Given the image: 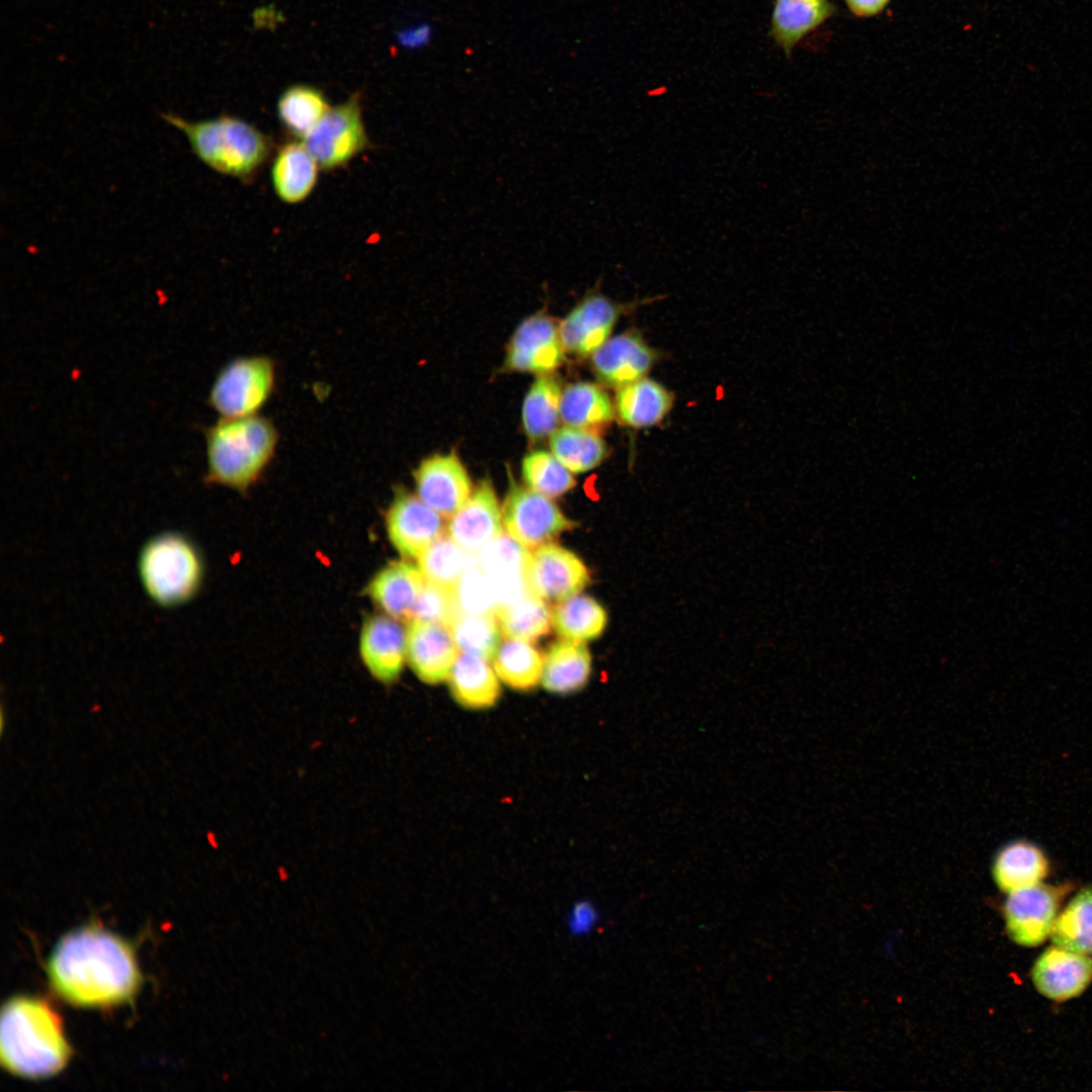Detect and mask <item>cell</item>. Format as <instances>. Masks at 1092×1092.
Returning a JSON list of instances; mask_svg holds the SVG:
<instances>
[{"label": "cell", "mask_w": 1092, "mask_h": 1092, "mask_svg": "<svg viewBox=\"0 0 1092 1092\" xmlns=\"http://www.w3.org/2000/svg\"><path fill=\"white\" fill-rule=\"evenodd\" d=\"M529 556L525 547L503 533L478 553L477 566L490 580L498 606L530 593L526 576Z\"/></svg>", "instance_id": "20"}, {"label": "cell", "mask_w": 1092, "mask_h": 1092, "mask_svg": "<svg viewBox=\"0 0 1092 1092\" xmlns=\"http://www.w3.org/2000/svg\"><path fill=\"white\" fill-rule=\"evenodd\" d=\"M673 404V395L659 382L643 377L618 389L615 413L629 427L641 429L658 424Z\"/></svg>", "instance_id": "26"}, {"label": "cell", "mask_w": 1092, "mask_h": 1092, "mask_svg": "<svg viewBox=\"0 0 1092 1092\" xmlns=\"http://www.w3.org/2000/svg\"><path fill=\"white\" fill-rule=\"evenodd\" d=\"M456 593L460 611L463 613H495L498 607L495 590L478 566L472 565L465 571Z\"/></svg>", "instance_id": "40"}, {"label": "cell", "mask_w": 1092, "mask_h": 1092, "mask_svg": "<svg viewBox=\"0 0 1092 1092\" xmlns=\"http://www.w3.org/2000/svg\"><path fill=\"white\" fill-rule=\"evenodd\" d=\"M608 622L606 610L593 598L575 595L554 608L552 625L556 633L567 640L581 641L598 638Z\"/></svg>", "instance_id": "32"}, {"label": "cell", "mask_w": 1092, "mask_h": 1092, "mask_svg": "<svg viewBox=\"0 0 1092 1092\" xmlns=\"http://www.w3.org/2000/svg\"><path fill=\"white\" fill-rule=\"evenodd\" d=\"M406 635V659L416 675L429 685L447 680L459 650L450 629L411 620Z\"/></svg>", "instance_id": "15"}, {"label": "cell", "mask_w": 1092, "mask_h": 1092, "mask_svg": "<svg viewBox=\"0 0 1092 1092\" xmlns=\"http://www.w3.org/2000/svg\"><path fill=\"white\" fill-rule=\"evenodd\" d=\"M500 508L487 479L482 480L459 511L451 517L448 536L469 554L479 553L502 534Z\"/></svg>", "instance_id": "16"}, {"label": "cell", "mask_w": 1092, "mask_h": 1092, "mask_svg": "<svg viewBox=\"0 0 1092 1092\" xmlns=\"http://www.w3.org/2000/svg\"><path fill=\"white\" fill-rule=\"evenodd\" d=\"M656 354L637 334L627 332L608 339L592 354V367L605 385L621 388L645 377Z\"/></svg>", "instance_id": "18"}, {"label": "cell", "mask_w": 1092, "mask_h": 1092, "mask_svg": "<svg viewBox=\"0 0 1092 1092\" xmlns=\"http://www.w3.org/2000/svg\"><path fill=\"white\" fill-rule=\"evenodd\" d=\"M468 554L449 536L442 535L420 554L419 568L426 581L457 589L465 571L472 566Z\"/></svg>", "instance_id": "36"}, {"label": "cell", "mask_w": 1092, "mask_h": 1092, "mask_svg": "<svg viewBox=\"0 0 1092 1092\" xmlns=\"http://www.w3.org/2000/svg\"><path fill=\"white\" fill-rule=\"evenodd\" d=\"M320 166L305 147L296 140L275 150L270 169L273 190L284 203L297 204L313 192Z\"/></svg>", "instance_id": "21"}, {"label": "cell", "mask_w": 1092, "mask_h": 1092, "mask_svg": "<svg viewBox=\"0 0 1092 1092\" xmlns=\"http://www.w3.org/2000/svg\"><path fill=\"white\" fill-rule=\"evenodd\" d=\"M447 680L454 700L467 709L490 708L500 696L495 670L486 659L473 654H458Z\"/></svg>", "instance_id": "25"}, {"label": "cell", "mask_w": 1092, "mask_h": 1092, "mask_svg": "<svg viewBox=\"0 0 1092 1092\" xmlns=\"http://www.w3.org/2000/svg\"><path fill=\"white\" fill-rule=\"evenodd\" d=\"M892 0H844L849 12L855 17L869 18L879 15Z\"/></svg>", "instance_id": "43"}, {"label": "cell", "mask_w": 1092, "mask_h": 1092, "mask_svg": "<svg viewBox=\"0 0 1092 1092\" xmlns=\"http://www.w3.org/2000/svg\"><path fill=\"white\" fill-rule=\"evenodd\" d=\"M499 679L518 691H529L541 682L544 658L528 641L508 638L492 658Z\"/></svg>", "instance_id": "31"}, {"label": "cell", "mask_w": 1092, "mask_h": 1092, "mask_svg": "<svg viewBox=\"0 0 1092 1092\" xmlns=\"http://www.w3.org/2000/svg\"><path fill=\"white\" fill-rule=\"evenodd\" d=\"M0 1057L4 1069L27 1079L49 1078L67 1066L71 1048L60 1016L48 1002L17 996L4 1004Z\"/></svg>", "instance_id": "2"}, {"label": "cell", "mask_w": 1092, "mask_h": 1092, "mask_svg": "<svg viewBox=\"0 0 1092 1092\" xmlns=\"http://www.w3.org/2000/svg\"><path fill=\"white\" fill-rule=\"evenodd\" d=\"M1051 938L1059 947L1092 954V886L1081 889L1058 914Z\"/></svg>", "instance_id": "33"}, {"label": "cell", "mask_w": 1092, "mask_h": 1092, "mask_svg": "<svg viewBox=\"0 0 1092 1092\" xmlns=\"http://www.w3.org/2000/svg\"><path fill=\"white\" fill-rule=\"evenodd\" d=\"M503 521L509 535L532 550L574 527L548 496L514 481L504 503Z\"/></svg>", "instance_id": "8"}, {"label": "cell", "mask_w": 1092, "mask_h": 1092, "mask_svg": "<svg viewBox=\"0 0 1092 1092\" xmlns=\"http://www.w3.org/2000/svg\"><path fill=\"white\" fill-rule=\"evenodd\" d=\"M417 495L443 518H450L471 495V481L455 453L435 454L414 470Z\"/></svg>", "instance_id": "13"}, {"label": "cell", "mask_w": 1092, "mask_h": 1092, "mask_svg": "<svg viewBox=\"0 0 1092 1092\" xmlns=\"http://www.w3.org/2000/svg\"><path fill=\"white\" fill-rule=\"evenodd\" d=\"M502 632L508 638L533 641L549 633L552 613L540 597L528 593L495 610Z\"/></svg>", "instance_id": "35"}, {"label": "cell", "mask_w": 1092, "mask_h": 1092, "mask_svg": "<svg viewBox=\"0 0 1092 1092\" xmlns=\"http://www.w3.org/2000/svg\"><path fill=\"white\" fill-rule=\"evenodd\" d=\"M458 649L492 660L500 645V627L495 613L460 612L449 627Z\"/></svg>", "instance_id": "37"}, {"label": "cell", "mask_w": 1092, "mask_h": 1092, "mask_svg": "<svg viewBox=\"0 0 1092 1092\" xmlns=\"http://www.w3.org/2000/svg\"><path fill=\"white\" fill-rule=\"evenodd\" d=\"M1031 980L1036 990L1049 999L1074 998L1092 982V958L1053 945L1035 961Z\"/></svg>", "instance_id": "19"}, {"label": "cell", "mask_w": 1092, "mask_h": 1092, "mask_svg": "<svg viewBox=\"0 0 1092 1092\" xmlns=\"http://www.w3.org/2000/svg\"><path fill=\"white\" fill-rule=\"evenodd\" d=\"M460 612L456 589L426 581L408 621H425L449 628Z\"/></svg>", "instance_id": "39"}, {"label": "cell", "mask_w": 1092, "mask_h": 1092, "mask_svg": "<svg viewBox=\"0 0 1092 1092\" xmlns=\"http://www.w3.org/2000/svg\"><path fill=\"white\" fill-rule=\"evenodd\" d=\"M1045 852L1026 839L1004 844L995 854L992 876L996 886L1009 894L1042 883L1050 873Z\"/></svg>", "instance_id": "23"}, {"label": "cell", "mask_w": 1092, "mask_h": 1092, "mask_svg": "<svg viewBox=\"0 0 1092 1092\" xmlns=\"http://www.w3.org/2000/svg\"><path fill=\"white\" fill-rule=\"evenodd\" d=\"M590 669L592 657L585 644L564 639L552 644L545 654L541 684L550 693L571 694L586 685Z\"/></svg>", "instance_id": "27"}, {"label": "cell", "mask_w": 1092, "mask_h": 1092, "mask_svg": "<svg viewBox=\"0 0 1092 1092\" xmlns=\"http://www.w3.org/2000/svg\"><path fill=\"white\" fill-rule=\"evenodd\" d=\"M425 582L419 566L395 561L375 574L367 590L372 601L389 617L410 620Z\"/></svg>", "instance_id": "24"}, {"label": "cell", "mask_w": 1092, "mask_h": 1092, "mask_svg": "<svg viewBox=\"0 0 1092 1092\" xmlns=\"http://www.w3.org/2000/svg\"><path fill=\"white\" fill-rule=\"evenodd\" d=\"M141 583L149 599L161 608H176L199 592L204 574L202 557L185 534L167 531L151 537L138 559Z\"/></svg>", "instance_id": "5"}, {"label": "cell", "mask_w": 1092, "mask_h": 1092, "mask_svg": "<svg viewBox=\"0 0 1092 1092\" xmlns=\"http://www.w3.org/2000/svg\"><path fill=\"white\" fill-rule=\"evenodd\" d=\"M621 310V304L603 293H588L560 323L564 350L577 357L592 355L609 339Z\"/></svg>", "instance_id": "14"}, {"label": "cell", "mask_w": 1092, "mask_h": 1092, "mask_svg": "<svg viewBox=\"0 0 1092 1092\" xmlns=\"http://www.w3.org/2000/svg\"><path fill=\"white\" fill-rule=\"evenodd\" d=\"M303 143L326 172L346 168L370 149L360 93L355 92L346 101L331 106Z\"/></svg>", "instance_id": "7"}, {"label": "cell", "mask_w": 1092, "mask_h": 1092, "mask_svg": "<svg viewBox=\"0 0 1092 1092\" xmlns=\"http://www.w3.org/2000/svg\"><path fill=\"white\" fill-rule=\"evenodd\" d=\"M553 455L570 471L585 472L602 463L608 449L599 432L563 427L551 435Z\"/></svg>", "instance_id": "34"}, {"label": "cell", "mask_w": 1092, "mask_h": 1092, "mask_svg": "<svg viewBox=\"0 0 1092 1092\" xmlns=\"http://www.w3.org/2000/svg\"><path fill=\"white\" fill-rule=\"evenodd\" d=\"M406 631L392 617L371 616L363 624L360 654L371 675L382 684L395 681L406 658Z\"/></svg>", "instance_id": "17"}, {"label": "cell", "mask_w": 1092, "mask_h": 1092, "mask_svg": "<svg viewBox=\"0 0 1092 1092\" xmlns=\"http://www.w3.org/2000/svg\"><path fill=\"white\" fill-rule=\"evenodd\" d=\"M1069 885L1043 883L1009 893L1003 913L1009 937L1021 946H1037L1049 936Z\"/></svg>", "instance_id": "9"}, {"label": "cell", "mask_w": 1092, "mask_h": 1092, "mask_svg": "<svg viewBox=\"0 0 1092 1092\" xmlns=\"http://www.w3.org/2000/svg\"><path fill=\"white\" fill-rule=\"evenodd\" d=\"M434 35L433 23L421 20L400 29L397 33V42L404 50L420 51L433 41Z\"/></svg>", "instance_id": "42"}, {"label": "cell", "mask_w": 1092, "mask_h": 1092, "mask_svg": "<svg viewBox=\"0 0 1092 1092\" xmlns=\"http://www.w3.org/2000/svg\"><path fill=\"white\" fill-rule=\"evenodd\" d=\"M600 921L601 913L598 907L586 899L576 901L570 907L566 918L567 929L574 936L589 934Z\"/></svg>", "instance_id": "41"}, {"label": "cell", "mask_w": 1092, "mask_h": 1092, "mask_svg": "<svg viewBox=\"0 0 1092 1092\" xmlns=\"http://www.w3.org/2000/svg\"><path fill=\"white\" fill-rule=\"evenodd\" d=\"M330 107L321 89L307 84H295L280 94L276 112L282 128L296 140L304 139Z\"/></svg>", "instance_id": "29"}, {"label": "cell", "mask_w": 1092, "mask_h": 1092, "mask_svg": "<svg viewBox=\"0 0 1092 1092\" xmlns=\"http://www.w3.org/2000/svg\"><path fill=\"white\" fill-rule=\"evenodd\" d=\"M48 975L61 998L90 1008L126 1003L142 983L131 945L97 925L66 934L49 959Z\"/></svg>", "instance_id": "1"}, {"label": "cell", "mask_w": 1092, "mask_h": 1092, "mask_svg": "<svg viewBox=\"0 0 1092 1092\" xmlns=\"http://www.w3.org/2000/svg\"><path fill=\"white\" fill-rule=\"evenodd\" d=\"M522 475L530 489L548 497L562 495L575 485L570 470L553 453L543 450L524 457Z\"/></svg>", "instance_id": "38"}, {"label": "cell", "mask_w": 1092, "mask_h": 1092, "mask_svg": "<svg viewBox=\"0 0 1092 1092\" xmlns=\"http://www.w3.org/2000/svg\"><path fill=\"white\" fill-rule=\"evenodd\" d=\"M206 472L204 482L246 491L272 462L279 442L274 423L255 415L220 419L203 428Z\"/></svg>", "instance_id": "4"}, {"label": "cell", "mask_w": 1092, "mask_h": 1092, "mask_svg": "<svg viewBox=\"0 0 1092 1092\" xmlns=\"http://www.w3.org/2000/svg\"><path fill=\"white\" fill-rule=\"evenodd\" d=\"M526 576L531 593L552 602L578 595L589 583L583 562L572 552L549 543L530 552Z\"/></svg>", "instance_id": "11"}, {"label": "cell", "mask_w": 1092, "mask_h": 1092, "mask_svg": "<svg viewBox=\"0 0 1092 1092\" xmlns=\"http://www.w3.org/2000/svg\"><path fill=\"white\" fill-rule=\"evenodd\" d=\"M559 413L566 426L599 432L614 420L615 406L599 385L575 382L562 391Z\"/></svg>", "instance_id": "28"}, {"label": "cell", "mask_w": 1092, "mask_h": 1092, "mask_svg": "<svg viewBox=\"0 0 1092 1092\" xmlns=\"http://www.w3.org/2000/svg\"><path fill=\"white\" fill-rule=\"evenodd\" d=\"M276 364L268 356L237 357L217 373L207 403L221 419L258 415L273 395Z\"/></svg>", "instance_id": "6"}, {"label": "cell", "mask_w": 1092, "mask_h": 1092, "mask_svg": "<svg viewBox=\"0 0 1092 1092\" xmlns=\"http://www.w3.org/2000/svg\"><path fill=\"white\" fill-rule=\"evenodd\" d=\"M162 117L184 133L191 151L204 165L242 183H251L275 153L271 136L235 115L223 113L196 121L173 112L163 113Z\"/></svg>", "instance_id": "3"}, {"label": "cell", "mask_w": 1092, "mask_h": 1092, "mask_svg": "<svg viewBox=\"0 0 1092 1092\" xmlns=\"http://www.w3.org/2000/svg\"><path fill=\"white\" fill-rule=\"evenodd\" d=\"M564 351L556 321L536 313L523 321L511 338L505 366L511 371L548 374L562 365Z\"/></svg>", "instance_id": "10"}, {"label": "cell", "mask_w": 1092, "mask_h": 1092, "mask_svg": "<svg viewBox=\"0 0 1092 1092\" xmlns=\"http://www.w3.org/2000/svg\"><path fill=\"white\" fill-rule=\"evenodd\" d=\"M442 516L418 495L397 488L386 514L388 538L404 557H419L443 535Z\"/></svg>", "instance_id": "12"}, {"label": "cell", "mask_w": 1092, "mask_h": 1092, "mask_svg": "<svg viewBox=\"0 0 1092 1092\" xmlns=\"http://www.w3.org/2000/svg\"><path fill=\"white\" fill-rule=\"evenodd\" d=\"M561 393L560 380L549 373L531 385L522 408L523 427L531 441H541L556 431Z\"/></svg>", "instance_id": "30"}, {"label": "cell", "mask_w": 1092, "mask_h": 1092, "mask_svg": "<svg viewBox=\"0 0 1092 1092\" xmlns=\"http://www.w3.org/2000/svg\"><path fill=\"white\" fill-rule=\"evenodd\" d=\"M836 12L830 0H774L768 35L789 58L803 38Z\"/></svg>", "instance_id": "22"}]
</instances>
